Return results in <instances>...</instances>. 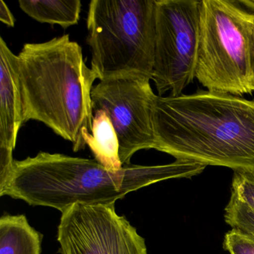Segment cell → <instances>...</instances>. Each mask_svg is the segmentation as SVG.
<instances>
[{
    "label": "cell",
    "instance_id": "6da1fadb",
    "mask_svg": "<svg viewBox=\"0 0 254 254\" xmlns=\"http://www.w3.org/2000/svg\"><path fill=\"white\" fill-rule=\"evenodd\" d=\"M154 149L177 160L254 173V99L197 90L157 96Z\"/></svg>",
    "mask_w": 254,
    "mask_h": 254
},
{
    "label": "cell",
    "instance_id": "7a4b0ae2",
    "mask_svg": "<svg viewBox=\"0 0 254 254\" xmlns=\"http://www.w3.org/2000/svg\"><path fill=\"white\" fill-rule=\"evenodd\" d=\"M206 167L176 160L161 166L126 165L118 172H111L96 160L41 151L35 157L14 160L0 195L62 212L75 203L115 204L130 191L166 180L192 178Z\"/></svg>",
    "mask_w": 254,
    "mask_h": 254
},
{
    "label": "cell",
    "instance_id": "3957f363",
    "mask_svg": "<svg viewBox=\"0 0 254 254\" xmlns=\"http://www.w3.org/2000/svg\"><path fill=\"white\" fill-rule=\"evenodd\" d=\"M17 61L26 123L41 122L72 142L75 152L84 149L92 134L91 93L97 78L81 46L69 35L26 44Z\"/></svg>",
    "mask_w": 254,
    "mask_h": 254
},
{
    "label": "cell",
    "instance_id": "277c9868",
    "mask_svg": "<svg viewBox=\"0 0 254 254\" xmlns=\"http://www.w3.org/2000/svg\"><path fill=\"white\" fill-rule=\"evenodd\" d=\"M156 0H92L87 42L100 81L126 76L152 79Z\"/></svg>",
    "mask_w": 254,
    "mask_h": 254
},
{
    "label": "cell",
    "instance_id": "5b68a950",
    "mask_svg": "<svg viewBox=\"0 0 254 254\" xmlns=\"http://www.w3.org/2000/svg\"><path fill=\"white\" fill-rule=\"evenodd\" d=\"M254 12L238 1L202 0L195 78L207 90L252 94Z\"/></svg>",
    "mask_w": 254,
    "mask_h": 254
},
{
    "label": "cell",
    "instance_id": "8992f818",
    "mask_svg": "<svg viewBox=\"0 0 254 254\" xmlns=\"http://www.w3.org/2000/svg\"><path fill=\"white\" fill-rule=\"evenodd\" d=\"M198 0H156L152 80L158 96L183 94L195 79L200 34Z\"/></svg>",
    "mask_w": 254,
    "mask_h": 254
},
{
    "label": "cell",
    "instance_id": "52a82bcc",
    "mask_svg": "<svg viewBox=\"0 0 254 254\" xmlns=\"http://www.w3.org/2000/svg\"><path fill=\"white\" fill-rule=\"evenodd\" d=\"M157 95L150 79L126 76L99 81L92 90L93 111L106 113L117 132L123 166L142 149H154L153 109Z\"/></svg>",
    "mask_w": 254,
    "mask_h": 254
},
{
    "label": "cell",
    "instance_id": "ba28073f",
    "mask_svg": "<svg viewBox=\"0 0 254 254\" xmlns=\"http://www.w3.org/2000/svg\"><path fill=\"white\" fill-rule=\"evenodd\" d=\"M62 213V254H148L145 239L116 212L115 204L75 203Z\"/></svg>",
    "mask_w": 254,
    "mask_h": 254
},
{
    "label": "cell",
    "instance_id": "9c48e42d",
    "mask_svg": "<svg viewBox=\"0 0 254 254\" xmlns=\"http://www.w3.org/2000/svg\"><path fill=\"white\" fill-rule=\"evenodd\" d=\"M0 146L14 151L25 121L17 56L0 38Z\"/></svg>",
    "mask_w": 254,
    "mask_h": 254
},
{
    "label": "cell",
    "instance_id": "30bf717a",
    "mask_svg": "<svg viewBox=\"0 0 254 254\" xmlns=\"http://www.w3.org/2000/svg\"><path fill=\"white\" fill-rule=\"evenodd\" d=\"M42 239L25 215L0 218V254H41Z\"/></svg>",
    "mask_w": 254,
    "mask_h": 254
},
{
    "label": "cell",
    "instance_id": "8fae6325",
    "mask_svg": "<svg viewBox=\"0 0 254 254\" xmlns=\"http://www.w3.org/2000/svg\"><path fill=\"white\" fill-rule=\"evenodd\" d=\"M95 160L111 172L123 169L120 157V143L112 122L105 111H93L92 134L86 141Z\"/></svg>",
    "mask_w": 254,
    "mask_h": 254
},
{
    "label": "cell",
    "instance_id": "7c38bea8",
    "mask_svg": "<svg viewBox=\"0 0 254 254\" xmlns=\"http://www.w3.org/2000/svg\"><path fill=\"white\" fill-rule=\"evenodd\" d=\"M19 5L34 20L64 29L78 24L81 10L80 0H20Z\"/></svg>",
    "mask_w": 254,
    "mask_h": 254
},
{
    "label": "cell",
    "instance_id": "4fadbf2b",
    "mask_svg": "<svg viewBox=\"0 0 254 254\" xmlns=\"http://www.w3.org/2000/svg\"><path fill=\"white\" fill-rule=\"evenodd\" d=\"M224 211V220L233 230L254 236V209L231 194Z\"/></svg>",
    "mask_w": 254,
    "mask_h": 254
},
{
    "label": "cell",
    "instance_id": "5bb4252c",
    "mask_svg": "<svg viewBox=\"0 0 254 254\" xmlns=\"http://www.w3.org/2000/svg\"><path fill=\"white\" fill-rule=\"evenodd\" d=\"M231 194L254 210V173L234 172Z\"/></svg>",
    "mask_w": 254,
    "mask_h": 254
},
{
    "label": "cell",
    "instance_id": "9a60e30c",
    "mask_svg": "<svg viewBox=\"0 0 254 254\" xmlns=\"http://www.w3.org/2000/svg\"><path fill=\"white\" fill-rule=\"evenodd\" d=\"M223 248L230 254H254V236L232 229L224 236Z\"/></svg>",
    "mask_w": 254,
    "mask_h": 254
},
{
    "label": "cell",
    "instance_id": "2e32d148",
    "mask_svg": "<svg viewBox=\"0 0 254 254\" xmlns=\"http://www.w3.org/2000/svg\"><path fill=\"white\" fill-rule=\"evenodd\" d=\"M0 20L9 27H14L15 20L3 0H0Z\"/></svg>",
    "mask_w": 254,
    "mask_h": 254
},
{
    "label": "cell",
    "instance_id": "e0dca14e",
    "mask_svg": "<svg viewBox=\"0 0 254 254\" xmlns=\"http://www.w3.org/2000/svg\"><path fill=\"white\" fill-rule=\"evenodd\" d=\"M251 73H252V90L254 92V26L253 31L252 39L251 46Z\"/></svg>",
    "mask_w": 254,
    "mask_h": 254
},
{
    "label": "cell",
    "instance_id": "ac0fdd59",
    "mask_svg": "<svg viewBox=\"0 0 254 254\" xmlns=\"http://www.w3.org/2000/svg\"><path fill=\"white\" fill-rule=\"evenodd\" d=\"M238 2L247 9L254 12V0H238Z\"/></svg>",
    "mask_w": 254,
    "mask_h": 254
}]
</instances>
